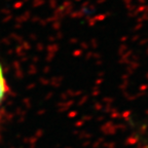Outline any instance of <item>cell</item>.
I'll return each mask as SVG.
<instances>
[{"mask_svg":"<svg viewBox=\"0 0 148 148\" xmlns=\"http://www.w3.org/2000/svg\"><path fill=\"white\" fill-rule=\"evenodd\" d=\"M8 92H9V88L7 86L6 79H5L3 68L1 66V64H0V105L2 104L3 100L5 99Z\"/></svg>","mask_w":148,"mask_h":148,"instance_id":"cell-1","label":"cell"},{"mask_svg":"<svg viewBox=\"0 0 148 148\" xmlns=\"http://www.w3.org/2000/svg\"><path fill=\"white\" fill-rule=\"evenodd\" d=\"M0 125H1V114H0Z\"/></svg>","mask_w":148,"mask_h":148,"instance_id":"cell-2","label":"cell"}]
</instances>
